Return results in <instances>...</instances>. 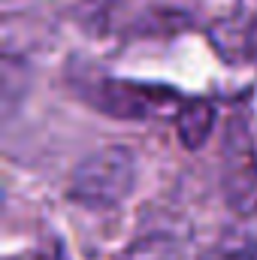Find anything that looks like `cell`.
<instances>
[{
  "label": "cell",
  "mask_w": 257,
  "mask_h": 260,
  "mask_svg": "<svg viewBox=\"0 0 257 260\" xmlns=\"http://www.w3.org/2000/svg\"><path fill=\"white\" fill-rule=\"evenodd\" d=\"M70 88L94 112L115 121H154L182 112L185 100L176 88L160 82H136L106 73H70Z\"/></svg>",
  "instance_id": "cell-1"
},
{
  "label": "cell",
  "mask_w": 257,
  "mask_h": 260,
  "mask_svg": "<svg viewBox=\"0 0 257 260\" xmlns=\"http://www.w3.org/2000/svg\"><path fill=\"white\" fill-rule=\"evenodd\" d=\"M136 185V157L127 145H100L88 151L70 173L67 200L88 212L121 206Z\"/></svg>",
  "instance_id": "cell-2"
},
{
  "label": "cell",
  "mask_w": 257,
  "mask_h": 260,
  "mask_svg": "<svg viewBox=\"0 0 257 260\" xmlns=\"http://www.w3.org/2000/svg\"><path fill=\"white\" fill-rule=\"evenodd\" d=\"M221 191L233 215L257 218V148L242 112H233L224 124Z\"/></svg>",
  "instance_id": "cell-3"
},
{
  "label": "cell",
  "mask_w": 257,
  "mask_h": 260,
  "mask_svg": "<svg viewBox=\"0 0 257 260\" xmlns=\"http://www.w3.org/2000/svg\"><path fill=\"white\" fill-rule=\"evenodd\" d=\"M209 46L227 64L257 61V0H233V6L206 27Z\"/></svg>",
  "instance_id": "cell-4"
},
{
  "label": "cell",
  "mask_w": 257,
  "mask_h": 260,
  "mask_svg": "<svg viewBox=\"0 0 257 260\" xmlns=\"http://www.w3.org/2000/svg\"><path fill=\"white\" fill-rule=\"evenodd\" d=\"M212 130H215V106L209 100H191L176 115V136L188 151L203 148L209 142Z\"/></svg>",
  "instance_id": "cell-5"
},
{
  "label": "cell",
  "mask_w": 257,
  "mask_h": 260,
  "mask_svg": "<svg viewBox=\"0 0 257 260\" xmlns=\"http://www.w3.org/2000/svg\"><path fill=\"white\" fill-rule=\"evenodd\" d=\"M127 260H197L191 242L176 233H148L130 245Z\"/></svg>",
  "instance_id": "cell-6"
},
{
  "label": "cell",
  "mask_w": 257,
  "mask_h": 260,
  "mask_svg": "<svg viewBox=\"0 0 257 260\" xmlns=\"http://www.w3.org/2000/svg\"><path fill=\"white\" fill-rule=\"evenodd\" d=\"M130 0H79L76 3V21L94 34V37H103L109 27H112V18L121 6H127Z\"/></svg>",
  "instance_id": "cell-7"
},
{
  "label": "cell",
  "mask_w": 257,
  "mask_h": 260,
  "mask_svg": "<svg viewBox=\"0 0 257 260\" xmlns=\"http://www.w3.org/2000/svg\"><path fill=\"white\" fill-rule=\"evenodd\" d=\"M203 260H257V239L239 230H227Z\"/></svg>",
  "instance_id": "cell-8"
}]
</instances>
